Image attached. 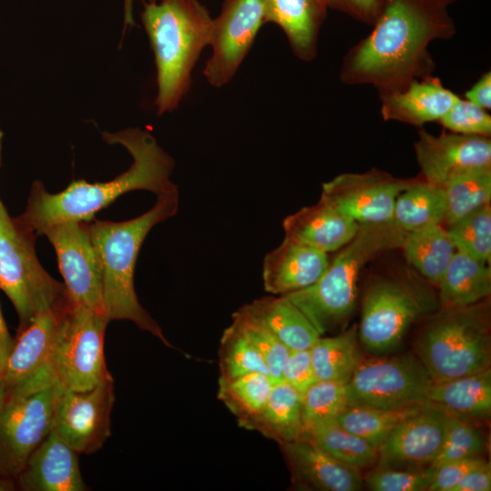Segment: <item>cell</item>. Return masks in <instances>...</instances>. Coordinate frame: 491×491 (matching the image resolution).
Returning <instances> with one entry per match:
<instances>
[{
    "mask_svg": "<svg viewBox=\"0 0 491 491\" xmlns=\"http://www.w3.org/2000/svg\"><path fill=\"white\" fill-rule=\"evenodd\" d=\"M456 249L485 264L491 260V206L466 215L446 230Z\"/></svg>",
    "mask_w": 491,
    "mask_h": 491,
    "instance_id": "cell-37",
    "label": "cell"
},
{
    "mask_svg": "<svg viewBox=\"0 0 491 491\" xmlns=\"http://www.w3.org/2000/svg\"><path fill=\"white\" fill-rule=\"evenodd\" d=\"M25 491H85L78 453L54 429L28 458L15 478Z\"/></svg>",
    "mask_w": 491,
    "mask_h": 491,
    "instance_id": "cell-20",
    "label": "cell"
},
{
    "mask_svg": "<svg viewBox=\"0 0 491 491\" xmlns=\"http://www.w3.org/2000/svg\"><path fill=\"white\" fill-rule=\"evenodd\" d=\"M465 98L485 110L491 108V72L487 71L465 93Z\"/></svg>",
    "mask_w": 491,
    "mask_h": 491,
    "instance_id": "cell-47",
    "label": "cell"
},
{
    "mask_svg": "<svg viewBox=\"0 0 491 491\" xmlns=\"http://www.w3.org/2000/svg\"><path fill=\"white\" fill-rule=\"evenodd\" d=\"M426 401L461 420L486 421L491 415V369L433 383Z\"/></svg>",
    "mask_w": 491,
    "mask_h": 491,
    "instance_id": "cell-25",
    "label": "cell"
},
{
    "mask_svg": "<svg viewBox=\"0 0 491 491\" xmlns=\"http://www.w3.org/2000/svg\"><path fill=\"white\" fill-rule=\"evenodd\" d=\"M435 469L423 467H392L378 466L366 477L365 484L372 491L428 490Z\"/></svg>",
    "mask_w": 491,
    "mask_h": 491,
    "instance_id": "cell-41",
    "label": "cell"
},
{
    "mask_svg": "<svg viewBox=\"0 0 491 491\" xmlns=\"http://www.w3.org/2000/svg\"><path fill=\"white\" fill-rule=\"evenodd\" d=\"M294 486L303 490L358 491L364 486L360 470L344 465L300 438L280 443Z\"/></svg>",
    "mask_w": 491,
    "mask_h": 491,
    "instance_id": "cell-19",
    "label": "cell"
},
{
    "mask_svg": "<svg viewBox=\"0 0 491 491\" xmlns=\"http://www.w3.org/2000/svg\"><path fill=\"white\" fill-rule=\"evenodd\" d=\"M7 396H8V388L6 387L2 377H0V411L5 406Z\"/></svg>",
    "mask_w": 491,
    "mask_h": 491,
    "instance_id": "cell-50",
    "label": "cell"
},
{
    "mask_svg": "<svg viewBox=\"0 0 491 491\" xmlns=\"http://www.w3.org/2000/svg\"><path fill=\"white\" fill-rule=\"evenodd\" d=\"M423 405L399 408L347 406L336 419L344 428L378 449L393 429Z\"/></svg>",
    "mask_w": 491,
    "mask_h": 491,
    "instance_id": "cell-34",
    "label": "cell"
},
{
    "mask_svg": "<svg viewBox=\"0 0 491 491\" xmlns=\"http://www.w3.org/2000/svg\"><path fill=\"white\" fill-rule=\"evenodd\" d=\"M347 406L346 382L317 380L302 396L304 430L319 421L336 417Z\"/></svg>",
    "mask_w": 491,
    "mask_h": 491,
    "instance_id": "cell-39",
    "label": "cell"
},
{
    "mask_svg": "<svg viewBox=\"0 0 491 491\" xmlns=\"http://www.w3.org/2000/svg\"><path fill=\"white\" fill-rule=\"evenodd\" d=\"M67 304L37 315L25 328L17 332L2 376L8 392L51 364Z\"/></svg>",
    "mask_w": 491,
    "mask_h": 491,
    "instance_id": "cell-18",
    "label": "cell"
},
{
    "mask_svg": "<svg viewBox=\"0 0 491 491\" xmlns=\"http://www.w3.org/2000/svg\"><path fill=\"white\" fill-rule=\"evenodd\" d=\"M179 207V191L175 187L156 195L155 205L130 220L86 222L102 274L105 315L111 320H127L151 333L174 348L158 323L138 301L134 275L137 256L151 229L174 216Z\"/></svg>",
    "mask_w": 491,
    "mask_h": 491,
    "instance_id": "cell-3",
    "label": "cell"
},
{
    "mask_svg": "<svg viewBox=\"0 0 491 491\" xmlns=\"http://www.w3.org/2000/svg\"><path fill=\"white\" fill-rule=\"evenodd\" d=\"M34 241L35 234L12 218L0 200V289L15 308L17 332L37 315L68 302L65 284L42 266Z\"/></svg>",
    "mask_w": 491,
    "mask_h": 491,
    "instance_id": "cell-7",
    "label": "cell"
},
{
    "mask_svg": "<svg viewBox=\"0 0 491 491\" xmlns=\"http://www.w3.org/2000/svg\"><path fill=\"white\" fill-rule=\"evenodd\" d=\"M3 136H4V134H3V131H2L1 125H0V165H1V155H2Z\"/></svg>",
    "mask_w": 491,
    "mask_h": 491,
    "instance_id": "cell-52",
    "label": "cell"
},
{
    "mask_svg": "<svg viewBox=\"0 0 491 491\" xmlns=\"http://www.w3.org/2000/svg\"><path fill=\"white\" fill-rule=\"evenodd\" d=\"M110 145H120L132 157L127 170L111 181L90 184L73 181L59 193H49L41 181L34 182L27 205L15 219L35 235L54 224L65 221H91L95 215L120 195L135 190L155 195L177 185L172 182L175 163L147 130L129 127L117 132H103Z\"/></svg>",
    "mask_w": 491,
    "mask_h": 491,
    "instance_id": "cell-2",
    "label": "cell"
},
{
    "mask_svg": "<svg viewBox=\"0 0 491 491\" xmlns=\"http://www.w3.org/2000/svg\"><path fill=\"white\" fill-rule=\"evenodd\" d=\"M273 385L270 376L262 373L219 378L217 397L236 417L239 426L249 429L263 410Z\"/></svg>",
    "mask_w": 491,
    "mask_h": 491,
    "instance_id": "cell-33",
    "label": "cell"
},
{
    "mask_svg": "<svg viewBox=\"0 0 491 491\" xmlns=\"http://www.w3.org/2000/svg\"><path fill=\"white\" fill-rule=\"evenodd\" d=\"M402 246L407 262L426 279L436 285L456 251L447 231L440 224L407 232Z\"/></svg>",
    "mask_w": 491,
    "mask_h": 491,
    "instance_id": "cell-30",
    "label": "cell"
},
{
    "mask_svg": "<svg viewBox=\"0 0 491 491\" xmlns=\"http://www.w3.org/2000/svg\"><path fill=\"white\" fill-rule=\"evenodd\" d=\"M359 224L319 200L286 216L285 238L326 254L341 249L356 235Z\"/></svg>",
    "mask_w": 491,
    "mask_h": 491,
    "instance_id": "cell-23",
    "label": "cell"
},
{
    "mask_svg": "<svg viewBox=\"0 0 491 491\" xmlns=\"http://www.w3.org/2000/svg\"><path fill=\"white\" fill-rule=\"evenodd\" d=\"M15 339L11 336L0 309V377H2L7 359L13 349Z\"/></svg>",
    "mask_w": 491,
    "mask_h": 491,
    "instance_id": "cell-48",
    "label": "cell"
},
{
    "mask_svg": "<svg viewBox=\"0 0 491 491\" xmlns=\"http://www.w3.org/2000/svg\"><path fill=\"white\" fill-rule=\"evenodd\" d=\"M355 328L333 336H320L310 348L317 380L347 383L362 360Z\"/></svg>",
    "mask_w": 491,
    "mask_h": 491,
    "instance_id": "cell-32",
    "label": "cell"
},
{
    "mask_svg": "<svg viewBox=\"0 0 491 491\" xmlns=\"http://www.w3.org/2000/svg\"><path fill=\"white\" fill-rule=\"evenodd\" d=\"M249 429L279 444L300 439L304 432L302 396L283 381L274 384L263 410Z\"/></svg>",
    "mask_w": 491,
    "mask_h": 491,
    "instance_id": "cell-28",
    "label": "cell"
},
{
    "mask_svg": "<svg viewBox=\"0 0 491 491\" xmlns=\"http://www.w3.org/2000/svg\"><path fill=\"white\" fill-rule=\"evenodd\" d=\"M443 187L446 203L444 222L449 226L472 211L490 204L491 170L463 175Z\"/></svg>",
    "mask_w": 491,
    "mask_h": 491,
    "instance_id": "cell-36",
    "label": "cell"
},
{
    "mask_svg": "<svg viewBox=\"0 0 491 491\" xmlns=\"http://www.w3.org/2000/svg\"><path fill=\"white\" fill-rule=\"evenodd\" d=\"M433 380L417 356L361 360L346 383L348 406L384 408L424 404Z\"/></svg>",
    "mask_w": 491,
    "mask_h": 491,
    "instance_id": "cell-10",
    "label": "cell"
},
{
    "mask_svg": "<svg viewBox=\"0 0 491 491\" xmlns=\"http://www.w3.org/2000/svg\"><path fill=\"white\" fill-rule=\"evenodd\" d=\"M326 253L315 247L284 238L263 261L265 290L283 296L314 285L329 265Z\"/></svg>",
    "mask_w": 491,
    "mask_h": 491,
    "instance_id": "cell-21",
    "label": "cell"
},
{
    "mask_svg": "<svg viewBox=\"0 0 491 491\" xmlns=\"http://www.w3.org/2000/svg\"><path fill=\"white\" fill-rule=\"evenodd\" d=\"M12 479L0 476V491H7L14 489Z\"/></svg>",
    "mask_w": 491,
    "mask_h": 491,
    "instance_id": "cell-51",
    "label": "cell"
},
{
    "mask_svg": "<svg viewBox=\"0 0 491 491\" xmlns=\"http://www.w3.org/2000/svg\"><path fill=\"white\" fill-rule=\"evenodd\" d=\"M282 381L296 390L301 396L317 381L310 349L289 352L283 366Z\"/></svg>",
    "mask_w": 491,
    "mask_h": 491,
    "instance_id": "cell-43",
    "label": "cell"
},
{
    "mask_svg": "<svg viewBox=\"0 0 491 491\" xmlns=\"http://www.w3.org/2000/svg\"><path fill=\"white\" fill-rule=\"evenodd\" d=\"M232 323L260 353L273 383L282 381V370L290 350L256 316L242 306L232 315Z\"/></svg>",
    "mask_w": 491,
    "mask_h": 491,
    "instance_id": "cell-38",
    "label": "cell"
},
{
    "mask_svg": "<svg viewBox=\"0 0 491 491\" xmlns=\"http://www.w3.org/2000/svg\"><path fill=\"white\" fill-rule=\"evenodd\" d=\"M372 26L343 57L339 78L345 85H371L378 93L432 75L430 44L456 34L447 6L438 0H381Z\"/></svg>",
    "mask_w": 491,
    "mask_h": 491,
    "instance_id": "cell-1",
    "label": "cell"
},
{
    "mask_svg": "<svg viewBox=\"0 0 491 491\" xmlns=\"http://www.w3.org/2000/svg\"><path fill=\"white\" fill-rule=\"evenodd\" d=\"M406 235L393 221L360 224L354 238L329 262L314 285L283 296L323 336L346 320L355 308L358 277L365 265L379 253L402 246Z\"/></svg>",
    "mask_w": 491,
    "mask_h": 491,
    "instance_id": "cell-5",
    "label": "cell"
},
{
    "mask_svg": "<svg viewBox=\"0 0 491 491\" xmlns=\"http://www.w3.org/2000/svg\"><path fill=\"white\" fill-rule=\"evenodd\" d=\"M135 0H124V33L126 29L135 26L133 15Z\"/></svg>",
    "mask_w": 491,
    "mask_h": 491,
    "instance_id": "cell-49",
    "label": "cell"
},
{
    "mask_svg": "<svg viewBox=\"0 0 491 491\" xmlns=\"http://www.w3.org/2000/svg\"><path fill=\"white\" fill-rule=\"evenodd\" d=\"M158 1H161V0H147L146 2L153 3V2H158Z\"/></svg>",
    "mask_w": 491,
    "mask_h": 491,
    "instance_id": "cell-54",
    "label": "cell"
},
{
    "mask_svg": "<svg viewBox=\"0 0 491 491\" xmlns=\"http://www.w3.org/2000/svg\"><path fill=\"white\" fill-rule=\"evenodd\" d=\"M266 0H225L213 18L210 57L203 74L215 87L227 85L236 75L265 23Z\"/></svg>",
    "mask_w": 491,
    "mask_h": 491,
    "instance_id": "cell-12",
    "label": "cell"
},
{
    "mask_svg": "<svg viewBox=\"0 0 491 491\" xmlns=\"http://www.w3.org/2000/svg\"><path fill=\"white\" fill-rule=\"evenodd\" d=\"M414 147L426 181L440 186L466 175L491 170L488 136L454 132L435 135L420 129Z\"/></svg>",
    "mask_w": 491,
    "mask_h": 491,
    "instance_id": "cell-16",
    "label": "cell"
},
{
    "mask_svg": "<svg viewBox=\"0 0 491 491\" xmlns=\"http://www.w3.org/2000/svg\"><path fill=\"white\" fill-rule=\"evenodd\" d=\"M446 210L443 186L412 183L397 196L392 221L406 233L444 222Z\"/></svg>",
    "mask_w": 491,
    "mask_h": 491,
    "instance_id": "cell-31",
    "label": "cell"
},
{
    "mask_svg": "<svg viewBox=\"0 0 491 491\" xmlns=\"http://www.w3.org/2000/svg\"><path fill=\"white\" fill-rule=\"evenodd\" d=\"M40 235L55 250L68 301L104 312L102 274L86 222H60L46 226Z\"/></svg>",
    "mask_w": 491,
    "mask_h": 491,
    "instance_id": "cell-14",
    "label": "cell"
},
{
    "mask_svg": "<svg viewBox=\"0 0 491 491\" xmlns=\"http://www.w3.org/2000/svg\"><path fill=\"white\" fill-rule=\"evenodd\" d=\"M441 4L447 6L448 5L456 2V0H438Z\"/></svg>",
    "mask_w": 491,
    "mask_h": 491,
    "instance_id": "cell-53",
    "label": "cell"
},
{
    "mask_svg": "<svg viewBox=\"0 0 491 491\" xmlns=\"http://www.w3.org/2000/svg\"><path fill=\"white\" fill-rule=\"evenodd\" d=\"M324 0H266L265 23H274L285 33L293 54L311 62L317 55L321 26L326 16Z\"/></svg>",
    "mask_w": 491,
    "mask_h": 491,
    "instance_id": "cell-24",
    "label": "cell"
},
{
    "mask_svg": "<svg viewBox=\"0 0 491 491\" xmlns=\"http://www.w3.org/2000/svg\"><path fill=\"white\" fill-rule=\"evenodd\" d=\"M382 117L416 126L439 121L459 98L433 75L415 79L404 88L378 93Z\"/></svg>",
    "mask_w": 491,
    "mask_h": 491,
    "instance_id": "cell-22",
    "label": "cell"
},
{
    "mask_svg": "<svg viewBox=\"0 0 491 491\" xmlns=\"http://www.w3.org/2000/svg\"><path fill=\"white\" fill-rule=\"evenodd\" d=\"M114 403L113 377L85 391L64 387L56 402L53 429L78 454L94 453L111 436Z\"/></svg>",
    "mask_w": 491,
    "mask_h": 491,
    "instance_id": "cell-13",
    "label": "cell"
},
{
    "mask_svg": "<svg viewBox=\"0 0 491 491\" xmlns=\"http://www.w3.org/2000/svg\"><path fill=\"white\" fill-rule=\"evenodd\" d=\"M218 355L219 378L231 379L252 373L269 376L260 353L233 323L222 334Z\"/></svg>",
    "mask_w": 491,
    "mask_h": 491,
    "instance_id": "cell-35",
    "label": "cell"
},
{
    "mask_svg": "<svg viewBox=\"0 0 491 491\" xmlns=\"http://www.w3.org/2000/svg\"><path fill=\"white\" fill-rule=\"evenodd\" d=\"M450 132L490 136L491 116L487 110L459 97L446 115L438 121Z\"/></svg>",
    "mask_w": 491,
    "mask_h": 491,
    "instance_id": "cell-42",
    "label": "cell"
},
{
    "mask_svg": "<svg viewBox=\"0 0 491 491\" xmlns=\"http://www.w3.org/2000/svg\"><path fill=\"white\" fill-rule=\"evenodd\" d=\"M327 8L346 14L373 25L379 13L381 0H324Z\"/></svg>",
    "mask_w": 491,
    "mask_h": 491,
    "instance_id": "cell-45",
    "label": "cell"
},
{
    "mask_svg": "<svg viewBox=\"0 0 491 491\" xmlns=\"http://www.w3.org/2000/svg\"><path fill=\"white\" fill-rule=\"evenodd\" d=\"M63 389L50 364L8 392L0 411V476L15 480L30 456L51 432Z\"/></svg>",
    "mask_w": 491,
    "mask_h": 491,
    "instance_id": "cell-8",
    "label": "cell"
},
{
    "mask_svg": "<svg viewBox=\"0 0 491 491\" xmlns=\"http://www.w3.org/2000/svg\"><path fill=\"white\" fill-rule=\"evenodd\" d=\"M490 490L491 466L487 461L470 470L452 489V491Z\"/></svg>",
    "mask_w": 491,
    "mask_h": 491,
    "instance_id": "cell-46",
    "label": "cell"
},
{
    "mask_svg": "<svg viewBox=\"0 0 491 491\" xmlns=\"http://www.w3.org/2000/svg\"><path fill=\"white\" fill-rule=\"evenodd\" d=\"M141 20L155 56L157 115L175 111L187 95L192 71L209 45L213 17L199 0L145 2Z\"/></svg>",
    "mask_w": 491,
    "mask_h": 491,
    "instance_id": "cell-4",
    "label": "cell"
},
{
    "mask_svg": "<svg viewBox=\"0 0 491 491\" xmlns=\"http://www.w3.org/2000/svg\"><path fill=\"white\" fill-rule=\"evenodd\" d=\"M412 182L380 170L343 173L322 185L320 200L357 224L392 221L397 196Z\"/></svg>",
    "mask_w": 491,
    "mask_h": 491,
    "instance_id": "cell-15",
    "label": "cell"
},
{
    "mask_svg": "<svg viewBox=\"0 0 491 491\" xmlns=\"http://www.w3.org/2000/svg\"><path fill=\"white\" fill-rule=\"evenodd\" d=\"M301 438L338 462L359 470L377 463V449L344 428L336 417L315 423L304 430Z\"/></svg>",
    "mask_w": 491,
    "mask_h": 491,
    "instance_id": "cell-29",
    "label": "cell"
},
{
    "mask_svg": "<svg viewBox=\"0 0 491 491\" xmlns=\"http://www.w3.org/2000/svg\"><path fill=\"white\" fill-rule=\"evenodd\" d=\"M426 304L423 294L409 282L398 279L375 282L363 299L360 341L373 352L393 349L425 312Z\"/></svg>",
    "mask_w": 491,
    "mask_h": 491,
    "instance_id": "cell-11",
    "label": "cell"
},
{
    "mask_svg": "<svg viewBox=\"0 0 491 491\" xmlns=\"http://www.w3.org/2000/svg\"><path fill=\"white\" fill-rule=\"evenodd\" d=\"M448 417L441 408L425 402L416 414L396 426L378 447V466H429L444 441Z\"/></svg>",
    "mask_w": 491,
    "mask_h": 491,
    "instance_id": "cell-17",
    "label": "cell"
},
{
    "mask_svg": "<svg viewBox=\"0 0 491 491\" xmlns=\"http://www.w3.org/2000/svg\"><path fill=\"white\" fill-rule=\"evenodd\" d=\"M486 461L482 456H476L453 460L438 466L435 468L428 490L452 491L464 476Z\"/></svg>",
    "mask_w": 491,
    "mask_h": 491,
    "instance_id": "cell-44",
    "label": "cell"
},
{
    "mask_svg": "<svg viewBox=\"0 0 491 491\" xmlns=\"http://www.w3.org/2000/svg\"><path fill=\"white\" fill-rule=\"evenodd\" d=\"M438 286L445 308L477 304L491 293V268L456 250Z\"/></svg>",
    "mask_w": 491,
    "mask_h": 491,
    "instance_id": "cell-27",
    "label": "cell"
},
{
    "mask_svg": "<svg viewBox=\"0 0 491 491\" xmlns=\"http://www.w3.org/2000/svg\"><path fill=\"white\" fill-rule=\"evenodd\" d=\"M242 307L259 318L290 351L310 349L320 336L305 314L286 296H263Z\"/></svg>",
    "mask_w": 491,
    "mask_h": 491,
    "instance_id": "cell-26",
    "label": "cell"
},
{
    "mask_svg": "<svg viewBox=\"0 0 491 491\" xmlns=\"http://www.w3.org/2000/svg\"><path fill=\"white\" fill-rule=\"evenodd\" d=\"M416 348L434 383L490 368L487 311L478 303L445 308L423 328Z\"/></svg>",
    "mask_w": 491,
    "mask_h": 491,
    "instance_id": "cell-6",
    "label": "cell"
},
{
    "mask_svg": "<svg viewBox=\"0 0 491 491\" xmlns=\"http://www.w3.org/2000/svg\"><path fill=\"white\" fill-rule=\"evenodd\" d=\"M485 448V436L475 424L449 415L444 441L429 466L435 469L449 461L481 456Z\"/></svg>",
    "mask_w": 491,
    "mask_h": 491,
    "instance_id": "cell-40",
    "label": "cell"
},
{
    "mask_svg": "<svg viewBox=\"0 0 491 491\" xmlns=\"http://www.w3.org/2000/svg\"><path fill=\"white\" fill-rule=\"evenodd\" d=\"M109 322L104 312L68 301L51 360L64 387L85 391L113 377L104 353Z\"/></svg>",
    "mask_w": 491,
    "mask_h": 491,
    "instance_id": "cell-9",
    "label": "cell"
}]
</instances>
